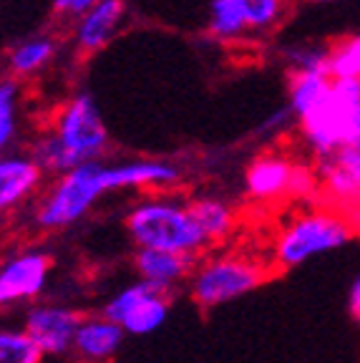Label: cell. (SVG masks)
<instances>
[{
    "label": "cell",
    "instance_id": "9",
    "mask_svg": "<svg viewBox=\"0 0 360 363\" xmlns=\"http://www.w3.org/2000/svg\"><path fill=\"white\" fill-rule=\"evenodd\" d=\"M51 257L40 250H21L0 262V308L35 301L51 278Z\"/></svg>",
    "mask_w": 360,
    "mask_h": 363
},
{
    "label": "cell",
    "instance_id": "17",
    "mask_svg": "<svg viewBox=\"0 0 360 363\" xmlns=\"http://www.w3.org/2000/svg\"><path fill=\"white\" fill-rule=\"evenodd\" d=\"M332 76L327 68H290L287 79V111L295 119H300L308 108H313L322 99V94L330 86Z\"/></svg>",
    "mask_w": 360,
    "mask_h": 363
},
{
    "label": "cell",
    "instance_id": "18",
    "mask_svg": "<svg viewBox=\"0 0 360 363\" xmlns=\"http://www.w3.org/2000/svg\"><path fill=\"white\" fill-rule=\"evenodd\" d=\"M189 207L197 217L202 233L207 235L209 245L225 242L237 227V215L232 204L220 197H197L189 199Z\"/></svg>",
    "mask_w": 360,
    "mask_h": 363
},
{
    "label": "cell",
    "instance_id": "7",
    "mask_svg": "<svg viewBox=\"0 0 360 363\" xmlns=\"http://www.w3.org/2000/svg\"><path fill=\"white\" fill-rule=\"evenodd\" d=\"M169 311V293H164L144 280H136L113 293L101 313L116 320L126 330V335H152L167 323Z\"/></svg>",
    "mask_w": 360,
    "mask_h": 363
},
{
    "label": "cell",
    "instance_id": "25",
    "mask_svg": "<svg viewBox=\"0 0 360 363\" xmlns=\"http://www.w3.org/2000/svg\"><path fill=\"white\" fill-rule=\"evenodd\" d=\"M96 3H99V0H53V11H56V16L68 18V21H76L81 13L94 8Z\"/></svg>",
    "mask_w": 360,
    "mask_h": 363
},
{
    "label": "cell",
    "instance_id": "20",
    "mask_svg": "<svg viewBox=\"0 0 360 363\" xmlns=\"http://www.w3.org/2000/svg\"><path fill=\"white\" fill-rule=\"evenodd\" d=\"M45 356L35 348L23 328L0 325V363H43Z\"/></svg>",
    "mask_w": 360,
    "mask_h": 363
},
{
    "label": "cell",
    "instance_id": "1",
    "mask_svg": "<svg viewBox=\"0 0 360 363\" xmlns=\"http://www.w3.org/2000/svg\"><path fill=\"white\" fill-rule=\"evenodd\" d=\"M181 179V169L167 159L126 162H84L56 174L35 207V222L43 230H63L84 220L101 197L124 189H169Z\"/></svg>",
    "mask_w": 360,
    "mask_h": 363
},
{
    "label": "cell",
    "instance_id": "2",
    "mask_svg": "<svg viewBox=\"0 0 360 363\" xmlns=\"http://www.w3.org/2000/svg\"><path fill=\"white\" fill-rule=\"evenodd\" d=\"M124 227L136 247L174 250L194 257L209 247L207 235L202 233L189 202L179 197L154 194L139 199L126 212Z\"/></svg>",
    "mask_w": 360,
    "mask_h": 363
},
{
    "label": "cell",
    "instance_id": "14",
    "mask_svg": "<svg viewBox=\"0 0 360 363\" xmlns=\"http://www.w3.org/2000/svg\"><path fill=\"white\" fill-rule=\"evenodd\" d=\"M126 330L108 315H84L76 330L74 356L81 363H111L124 346Z\"/></svg>",
    "mask_w": 360,
    "mask_h": 363
},
{
    "label": "cell",
    "instance_id": "26",
    "mask_svg": "<svg viewBox=\"0 0 360 363\" xmlns=\"http://www.w3.org/2000/svg\"><path fill=\"white\" fill-rule=\"evenodd\" d=\"M348 303H350V313L360 320V275L353 280L350 285V295H348Z\"/></svg>",
    "mask_w": 360,
    "mask_h": 363
},
{
    "label": "cell",
    "instance_id": "19",
    "mask_svg": "<svg viewBox=\"0 0 360 363\" xmlns=\"http://www.w3.org/2000/svg\"><path fill=\"white\" fill-rule=\"evenodd\" d=\"M212 38L222 43H237L244 35H249V26L240 0H212L209 6V23H207Z\"/></svg>",
    "mask_w": 360,
    "mask_h": 363
},
{
    "label": "cell",
    "instance_id": "27",
    "mask_svg": "<svg viewBox=\"0 0 360 363\" xmlns=\"http://www.w3.org/2000/svg\"><path fill=\"white\" fill-rule=\"evenodd\" d=\"M308 3H315V6H327V3H338V0H308Z\"/></svg>",
    "mask_w": 360,
    "mask_h": 363
},
{
    "label": "cell",
    "instance_id": "4",
    "mask_svg": "<svg viewBox=\"0 0 360 363\" xmlns=\"http://www.w3.org/2000/svg\"><path fill=\"white\" fill-rule=\"evenodd\" d=\"M360 106V79H332L322 99L298 119L303 144L313 159H325L355 134Z\"/></svg>",
    "mask_w": 360,
    "mask_h": 363
},
{
    "label": "cell",
    "instance_id": "21",
    "mask_svg": "<svg viewBox=\"0 0 360 363\" xmlns=\"http://www.w3.org/2000/svg\"><path fill=\"white\" fill-rule=\"evenodd\" d=\"M18 99H21L18 81H0V154H6L18 136Z\"/></svg>",
    "mask_w": 360,
    "mask_h": 363
},
{
    "label": "cell",
    "instance_id": "15",
    "mask_svg": "<svg viewBox=\"0 0 360 363\" xmlns=\"http://www.w3.org/2000/svg\"><path fill=\"white\" fill-rule=\"evenodd\" d=\"M126 16L124 0H99L94 8L81 13L74 21L76 48L84 53H96L108 43L121 28Z\"/></svg>",
    "mask_w": 360,
    "mask_h": 363
},
{
    "label": "cell",
    "instance_id": "8",
    "mask_svg": "<svg viewBox=\"0 0 360 363\" xmlns=\"http://www.w3.org/2000/svg\"><path fill=\"white\" fill-rule=\"evenodd\" d=\"M81 313L58 303H38L26 311L21 328L28 333L45 358H61L74 353L76 330L81 325Z\"/></svg>",
    "mask_w": 360,
    "mask_h": 363
},
{
    "label": "cell",
    "instance_id": "5",
    "mask_svg": "<svg viewBox=\"0 0 360 363\" xmlns=\"http://www.w3.org/2000/svg\"><path fill=\"white\" fill-rule=\"evenodd\" d=\"M272 270L275 267L259 262L257 257L222 252L202 262L197 260L189 278V295L199 308L212 311L254 293L272 278Z\"/></svg>",
    "mask_w": 360,
    "mask_h": 363
},
{
    "label": "cell",
    "instance_id": "6",
    "mask_svg": "<svg viewBox=\"0 0 360 363\" xmlns=\"http://www.w3.org/2000/svg\"><path fill=\"white\" fill-rule=\"evenodd\" d=\"M48 129L56 134L71 167L101 159L108 149V126L91 94L79 91L53 113Z\"/></svg>",
    "mask_w": 360,
    "mask_h": 363
},
{
    "label": "cell",
    "instance_id": "11",
    "mask_svg": "<svg viewBox=\"0 0 360 363\" xmlns=\"http://www.w3.org/2000/svg\"><path fill=\"white\" fill-rule=\"evenodd\" d=\"M298 159L282 152H265L254 157L244 172V192L254 202H277L290 197Z\"/></svg>",
    "mask_w": 360,
    "mask_h": 363
},
{
    "label": "cell",
    "instance_id": "24",
    "mask_svg": "<svg viewBox=\"0 0 360 363\" xmlns=\"http://www.w3.org/2000/svg\"><path fill=\"white\" fill-rule=\"evenodd\" d=\"M327 61H330V48H320V45H298L293 51H287L290 68H327Z\"/></svg>",
    "mask_w": 360,
    "mask_h": 363
},
{
    "label": "cell",
    "instance_id": "23",
    "mask_svg": "<svg viewBox=\"0 0 360 363\" xmlns=\"http://www.w3.org/2000/svg\"><path fill=\"white\" fill-rule=\"evenodd\" d=\"M247 18L249 33H267L280 23L287 0H240Z\"/></svg>",
    "mask_w": 360,
    "mask_h": 363
},
{
    "label": "cell",
    "instance_id": "13",
    "mask_svg": "<svg viewBox=\"0 0 360 363\" xmlns=\"http://www.w3.org/2000/svg\"><path fill=\"white\" fill-rule=\"evenodd\" d=\"M134 267L139 272V280L169 293L171 288L191 278V272L197 267V257L174 252V250L136 247Z\"/></svg>",
    "mask_w": 360,
    "mask_h": 363
},
{
    "label": "cell",
    "instance_id": "16",
    "mask_svg": "<svg viewBox=\"0 0 360 363\" xmlns=\"http://www.w3.org/2000/svg\"><path fill=\"white\" fill-rule=\"evenodd\" d=\"M58 43L53 35L38 33L30 38H23L21 43H16L8 53V71L16 79H30L38 76L40 71L51 66V61L56 58Z\"/></svg>",
    "mask_w": 360,
    "mask_h": 363
},
{
    "label": "cell",
    "instance_id": "10",
    "mask_svg": "<svg viewBox=\"0 0 360 363\" xmlns=\"http://www.w3.org/2000/svg\"><path fill=\"white\" fill-rule=\"evenodd\" d=\"M315 172L325 197L338 204H353L360 197V134L330 157L317 159Z\"/></svg>",
    "mask_w": 360,
    "mask_h": 363
},
{
    "label": "cell",
    "instance_id": "22",
    "mask_svg": "<svg viewBox=\"0 0 360 363\" xmlns=\"http://www.w3.org/2000/svg\"><path fill=\"white\" fill-rule=\"evenodd\" d=\"M327 68L332 79H360V33L332 45Z\"/></svg>",
    "mask_w": 360,
    "mask_h": 363
},
{
    "label": "cell",
    "instance_id": "12",
    "mask_svg": "<svg viewBox=\"0 0 360 363\" xmlns=\"http://www.w3.org/2000/svg\"><path fill=\"white\" fill-rule=\"evenodd\" d=\"M45 172L33 159V154L6 152L0 154V215L21 207L43 184Z\"/></svg>",
    "mask_w": 360,
    "mask_h": 363
},
{
    "label": "cell",
    "instance_id": "3",
    "mask_svg": "<svg viewBox=\"0 0 360 363\" xmlns=\"http://www.w3.org/2000/svg\"><path fill=\"white\" fill-rule=\"evenodd\" d=\"M353 240V222L332 210H305L280 227L272 242L275 270H293L313 257L327 255Z\"/></svg>",
    "mask_w": 360,
    "mask_h": 363
}]
</instances>
